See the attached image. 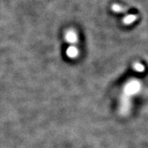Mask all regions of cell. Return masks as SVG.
Wrapping results in <instances>:
<instances>
[{"label": "cell", "instance_id": "cell-6", "mask_svg": "<svg viewBox=\"0 0 148 148\" xmlns=\"http://www.w3.org/2000/svg\"><path fill=\"white\" fill-rule=\"evenodd\" d=\"M133 67H134V70L138 71V72H143L144 70V65L142 64H140V63H135L133 65Z\"/></svg>", "mask_w": 148, "mask_h": 148}, {"label": "cell", "instance_id": "cell-5", "mask_svg": "<svg viewBox=\"0 0 148 148\" xmlns=\"http://www.w3.org/2000/svg\"><path fill=\"white\" fill-rule=\"evenodd\" d=\"M112 10H113L114 12L119 13V12H123L125 9H124V8H123V7L121 5H119L114 4L112 5Z\"/></svg>", "mask_w": 148, "mask_h": 148}, {"label": "cell", "instance_id": "cell-4", "mask_svg": "<svg viewBox=\"0 0 148 148\" xmlns=\"http://www.w3.org/2000/svg\"><path fill=\"white\" fill-rule=\"evenodd\" d=\"M137 19V16L134 15V14H129V15L125 16L124 19H123V23L128 25V24H131L132 23L135 21V20Z\"/></svg>", "mask_w": 148, "mask_h": 148}, {"label": "cell", "instance_id": "cell-2", "mask_svg": "<svg viewBox=\"0 0 148 148\" xmlns=\"http://www.w3.org/2000/svg\"><path fill=\"white\" fill-rule=\"evenodd\" d=\"M65 39L67 42L74 43L76 42L77 40V37H76V33L73 30H69L66 32V35H65Z\"/></svg>", "mask_w": 148, "mask_h": 148}, {"label": "cell", "instance_id": "cell-1", "mask_svg": "<svg viewBox=\"0 0 148 148\" xmlns=\"http://www.w3.org/2000/svg\"><path fill=\"white\" fill-rule=\"evenodd\" d=\"M141 88V84L138 80L132 79L126 84L125 87V93L127 96L136 95Z\"/></svg>", "mask_w": 148, "mask_h": 148}, {"label": "cell", "instance_id": "cell-3", "mask_svg": "<svg viewBox=\"0 0 148 148\" xmlns=\"http://www.w3.org/2000/svg\"><path fill=\"white\" fill-rule=\"evenodd\" d=\"M66 55H68L70 58H76L77 55H78V50L75 47L70 46L66 50Z\"/></svg>", "mask_w": 148, "mask_h": 148}]
</instances>
